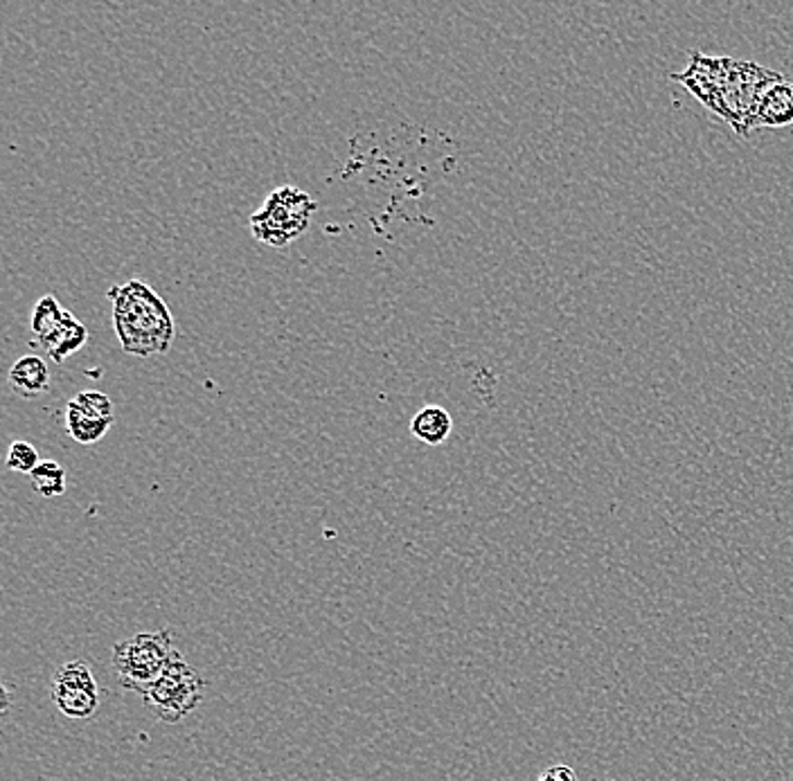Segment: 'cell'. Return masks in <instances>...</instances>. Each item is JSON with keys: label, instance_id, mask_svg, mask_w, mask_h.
Wrapping results in <instances>:
<instances>
[{"label": "cell", "instance_id": "14", "mask_svg": "<svg viewBox=\"0 0 793 781\" xmlns=\"http://www.w3.org/2000/svg\"><path fill=\"white\" fill-rule=\"evenodd\" d=\"M34 493L44 498H59L65 491V469L55 459H41V465L29 473Z\"/></svg>", "mask_w": 793, "mask_h": 781}, {"label": "cell", "instance_id": "4", "mask_svg": "<svg viewBox=\"0 0 793 781\" xmlns=\"http://www.w3.org/2000/svg\"><path fill=\"white\" fill-rule=\"evenodd\" d=\"M316 207V201L307 192L285 185L271 192L264 205L251 217V232L266 245L283 248L307 232Z\"/></svg>", "mask_w": 793, "mask_h": 781}, {"label": "cell", "instance_id": "11", "mask_svg": "<svg viewBox=\"0 0 793 781\" xmlns=\"http://www.w3.org/2000/svg\"><path fill=\"white\" fill-rule=\"evenodd\" d=\"M86 343H88V329L82 325V321H77L71 311H68L61 327L50 338L39 343V347L55 363H63L68 357H73L75 351H80Z\"/></svg>", "mask_w": 793, "mask_h": 781}, {"label": "cell", "instance_id": "5", "mask_svg": "<svg viewBox=\"0 0 793 781\" xmlns=\"http://www.w3.org/2000/svg\"><path fill=\"white\" fill-rule=\"evenodd\" d=\"M205 683L177 649L163 676L143 694L149 712L163 723H181L201 705Z\"/></svg>", "mask_w": 793, "mask_h": 781}, {"label": "cell", "instance_id": "2", "mask_svg": "<svg viewBox=\"0 0 793 781\" xmlns=\"http://www.w3.org/2000/svg\"><path fill=\"white\" fill-rule=\"evenodd\" d=\"M782 80L784 77L771 68H765L755 61L731 59L717 118L726 122L737 135L746 137L755 129V118L757 111H760L762 97L773 84Z\"/></svg>", "mask_w": 793, "mask_h": 781}, {"label": "cell", "instance_id": "15", "mask_svg": "<svg viewBox=\"0 0 793 781\" xmlns=\"http://www.w3.org/2000/svg\"><path fill=\"white\" fill-rule=\"evenodd\" d=\"M5 465L10 471L14 473H32L34 469H37L41 465L39 459V450L34 448L29 442H23V440H16L12 442L10 450H8V459Z\"/></svg>", "mask_w": 793, "mask_h": 781}, {"label": "cell", "instance_id": "12", "mask_svg": "<svg viewBox=\"0 0 793 781\" xmlns=\"http://www.w3.org/2000/svg\"><path fill=\"white\" fill-rule=\"evenodd\" d=\"M452 431H454V419L449 410H444L442 406H424L410 421L412 437L429 446L444 444L452 437Z\"/></svg>", "mask_w": 793, "mask_h": 781}, {"label": "cell", "instance_id": "9", "mask_svg": "<svg viewBox=\"0 0 793 781\" xmlns=\"http://www.w3.org/2000/svg\"><path fill=\"white\" fill-rule=\"evenodd\" d=\"M8 383L16 397L39 399L50 387V370L37 353H27L12 365Z\"/></svg>", "mask_w": 793, "mask_h": 781}, {"label": "cell", "instance_id": "8", "mask_svg": "<svg viewBox=\"0 0 793 781\" xmlns=\"http://www.w3.org/2000/svg\"><path fill=\"white\" fill-rule=\"evenodd\" d=\"M731 59L733 57H712V55H704V52L695 50V52H689L687 65L681 70V73H674L670 80L685 86L706 106L710 113L717 116Z\"/></svg>", "mask_w": 793, "mask_h": 781}, {"label": "cell", "instance_id": "13", "mask_svg": "<svg viewBox=\"0 0 793 781\" xmlns=\"http://www.w3.org/2000/svg\"><path fill=\"white\" fill-rule=\"evenodd\" d=\"M65 309L59 304V300L55 296H44L37 304L32 309V317H29V329L37 338V343H44L46 338H50L61 323L65 321Z\"/></svg>", "mask_w": 793, "mask_h": 781}, {"label": "cell", "instance_id": "7", "mask_svg": "<svg viewBox=\"0 0 793 781\" xmlns=\"http://www.w3.org/2000/svg\"><path fill=\"white\" fill-rule=\"evenodd\" d=\"M116 421L113 401L97 389H84L65 406V429L77 444H95Z\"/></svg>", "mask_w": 793, "mask_h": 781}, {"label": "cell", "instance_id": "16", "mask_svg": "<svg viewBox=\"0 0 793 781\" xmlns=\"http://www.w3.org/2000/svg\"><path fill=\"white\" fill-rule=\"evenodd\" d=\"M539 781H577V777L575 770L568 766H553L539 777Z\"/></svg>", "mask_w": 793, "mask_h": 781}, {"label": "cell", "instance_id": "3", "mask_svg": "<svg viewBox=\"0 0 793 781\" xmlns=\"http://www.w3.org/2000/svg\"><path fill=\"white\" fill-rule=\"evenodd\" d=\"M175 651V637L169 630L137 633L118 642L113 649V666L122 687L145 694L163 676Z\"/></svg>", "mask_w": 793, "mask_h": 781}, {"label": "cell", "instance_id": "6", "mask_svg": "<svg viewBox=\"0 0 793 781\" xmlns=\"http://www.w3.org/2000/svg\"><path fill=\"white\" fill-rule=\"evenodd\" d=\"M52 702L59 712L73 721L95 717L99 707V689L91 666L84 660L65 662L52 678Z\"/></svg>", "mask_w": 793, "mask_h": 781}, {"label": "cell", "instance_id": "1", "mask_svg": "<svg viewBox=\"0 0 793 781\" xmlns=\"http://www.w3.org/2000/svg\"><path fill=\"white\" fill-rule=\"evenodd\" d=\"M113 302V327L124 353L158 357L167 353L177 336L175 315L167 302L141 279H129L109 291Z\"/></svg>", "mask_w": 793, "mask_h": 781}, {"label": "cell", "instance_id": "10", "mask_svg": "<svg viewBox=\"0 0 793 781\" xmlns=\"http://www.w3.org/2000/svg\"><path fill=\"white\" fill-rule=\"evenodd\" d=\"M793 124V84L782 80L773 84L767 95L762 97L760 111L755 118V129H784Z\"/></svg>", "mask_w": 793, "mask_h": 781}]
</instances>
